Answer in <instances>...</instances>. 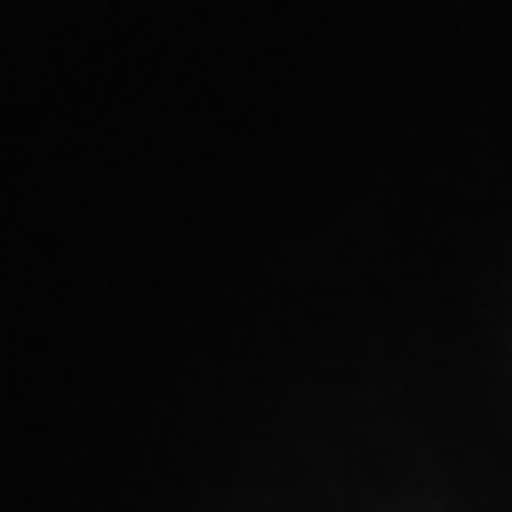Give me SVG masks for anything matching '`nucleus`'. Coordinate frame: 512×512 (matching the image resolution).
<instances>
[]
</instances>
